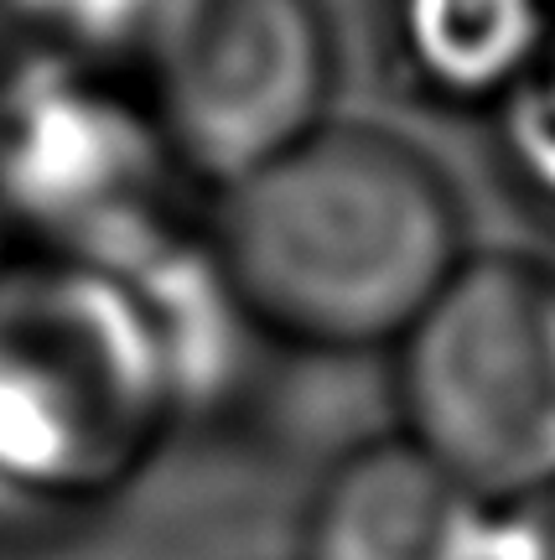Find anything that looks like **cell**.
Masks as SVG:
<instances>
[{
	"label": "cell",
	"instance_id": "6da1fadb",
	"mask_svg": "<svg viewBox=\"0 0 555 560\" xmlns=\"http://www.w3.org/2000/svg\"><path fill=\"white\" fill-rule=\"evenodd\" d=\"M203 234L265 342L307 353H395L473 255L437 161L363 120L213 192Z\"/></svg>",
	"mask_w": 555,
	"mask_h": 560
},
{
	"label": "cell",
	"instance_id": "7a4b0ae2",
	"mask_svg": "<svg viewBox=\"0 0 555 560\" xmlns=\"http://www.w3.org/2000/svg\"><path fill=\"white\" fill-rule=\"evenodd\" d=\"M136 291L109 270L21 255L0 280V520H79L177 431Z\"/></svg>",
	"mask_w": 555,
	"mask_h": 560
},
{
	"label": "cell",
	"instance_id": "3957f363",
	"mask_svg": "<svg viewBox=\"0 0 555 560\" xmlns=\"http://www.w3.org/2000/svg\"><path fill=\"white\" fill-rule=\"evenodd\" d=\"M400 431L509 509L555 482V270L467 255L400 338Z\"/></svg>",
	"mask_w": 555,
	"mask_h": 560
},
{
	"label": "cell",
	"instance_id": "277c9868",
	"mask_svg": "<svg viewBox=\"0 0 555 560\" xmlns=\"http://www.w3.org/2000/svg\"><path fill=\"white\" fill-rule=\"evenodd\" d=\"M130 83L213 198L337 120L333 16L322 0H166Z\"/></svg>",
	"mask_w": 555,
	"mask_h": 560
},
{
	"label": "cell",
	"instance_id": "5b68a950",
	"mask_svg": "<svg viewBox=\"0 0 555 560\" xmlns=\"http://www.w3.org/2000/svg\"><path fill=\"white\" fill-rule=\"evenodd\" d=\"M182 182L130 79L68 62L0 83V202L21 255L125 276L182 234Z\"/></svg>",
	"mask_w": 555,
	"mask_h": 560
},
{
	"label": "cell",
	"instance_id": "8992f818",
	"mask_svg": "<svg viewBox=\"0 0 555 560\" xmlns=\"http://www.w3.org/2000/svg\"><path fill=\"white\" fill-rule=\"evenodd\" d=\"M498 509L416 441L348 446L301 509V560H494Z\"/></svg>",
	"mask_w": 555,
	"mask_h": 560
},
{
	"label": "cell",
	"instance_id": "52a82bcc",
	"mask_svg": "<svg viewBox=\"0 0 555 560\" xmlns=\"http://www.w3.org/2000/svg\"><path fill=\"white\" fill-rule=\"evenodd\" d=\"M379 32L416 100L494 115L545 58L555 0H379Z\"/></svg>",
	"mask_w": 555,
	"mask_h": 560
},
{
	"label": "cell",
	"instance_id": "ba28073f",
	"mask_svg": "<svg viewBox=\"0 0 555 560\" xmlns=\"http://www.w3.org/2000/svg\"><path fill=\"white\" fill-rule=\"evenodd\" d=\"M125 285L136 291L140 312L151 322V338L161 348L177 420L213 416L239 395L250 348L265 342L244 296L223 270L219 249L208 234H172L140 265L125 270Z\"/></svg>",
	"mask_w": 555,
	"mask_h": 560
},
{
	"label": "cell",
	"instance_id": "9c48e42d",
	"mask_svg": "<svg viewBox=\"0 0 555 560\" xmlns=\"http://www.w3.org/2000/svg\"><path fill=\"white\" fill-rule=\"evenodd\" d=\"M494 120L514 182L555 208V37L524 83L494 109Z\"/></svg>",
	"mask_w": 555,
	"mask_h": 560
},
{
	"label": "cell",
	"instance_id": "30bf717a",
	"mask_svg": "<svg viewBox=\"0 0 555 560\" xmlns=\"http://www.w3.org/2000/svg\"><path fill=\"white\" fill-rule=\"evenodd\" d=\"M494 560H555V482L498 509Z\"/></svg>",
	"mask_w": 555,
	"mask_h": 560
},
{
	"label": "cell",
	"instance_id": "8fae6325",
	"mask_svg": "<svg viewBox=\"0 0 555 560\" xmlns=\"http://www.w3.org/2000/svg\"><path fill=\"white\" fill-rule=\"evenodd\" d=\"M32 37H37V0H0V83L16 73Z\"/></svg>",
	"mask_w": 555,
	"mask_h": 560
},
{
	"label": "cell",
	"instance_id": "7c38bea8",
	"mask_svg": "<svg viewBox=\"0 0 555 560\" xmlns=\"http://www.w3.org/2000/svg\"><path fill=\"white\" fill-rule=\"evenodd\" d=\"M16 260H21V240H16V229H11V219H5V202H0V280L11 276Z\"/></svg>",
	"mask_w": 555,
	"mask_h": 560
}]
</instances>
